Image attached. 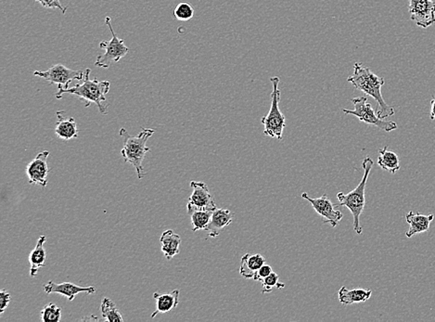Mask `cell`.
Returning <instances> with one entry per match:
<instances>
[{"label": "cell", "instance_id": "6da1fadb", "mask_svg": "<svg viewBox=\"0 0 435 322\" xmlns=\"http://www.w3.org/2000/svg\"><path fill=\"white\" fill-rule=\"evenodd\" d=\"M347 81L357 89L374 98L378 103L377 114L381 119L388 118L396 113L392 106L387 105L381 94V87L385 84V80L373 73L370 68L360 63H354V73Z\"/></svg>", "mask_w": 435, "mask_h": 322}, {"label": "cell", "instance_id": "7a4b0ae2", "mask_svg": "<svg viewBox=\"0 0 435 322\" xmlns=\"http://www.w3.org/2000/svg\"><path fill=\"white\" fill-rule=\"evenodd\" d=\"M92 73L90 69H85V77L82 84H77L71 89H64L58 86V92L56 98L58 100L63 98V94H72L76 96L82 102H85V107H89L92 103H95L98 106V111L101 114H108V106L104 105L106 100V95L110 92L111 84L108 81H98L97 78L90 79L89 74Z\"/></svg>", "mask_w": 435, "mask_h": 322}, {"label": "cell", "instance_id": "3957f363", "mask_svg": "<svg viewBox=\"0 0 435 322\" xmlns=\"http://www.w3.org/2000/svg\"><path fill=\"white\" fill-rule=\"evenodd\" d=\"M154 133L156 130L153 129L143 127L142 131L137 137H132L125 129L120 130L119 134L124 138V148L121 151L122 156L124 157L125 163L135 167L138 180L145 178L146 172L142 167L143 160L147 153L151 151V149L147 147L146 143Z\"/></svg>", "mask_w": 435, "mask_h": 322}, {"label": "cell", "instance_id": "277c9868", "mask_svg": "<svg viewBox=\"0 0 435 322\" xmlns=\"http://www.w3.org/2000/svg\"><path fill=\"white\" fill-rule=\"evenodd\" d=\"M373 166H374V162H373V160L370 158V157L365 158L362 163L363 169H364V175H363L362 180L360 181L359 184L357 185V187L348 194H344L343 193H339L337 194V199L339 203H340L339 206H346V208H348L349 211L351 212V214L353 215L354 230L356 231V233L359 234V235H361L363 231L362 227L360 226V215H361L363 211H364L365 206V186H367L368 175H370Z\"/></svg>", "mask_w": 435, "mask_h": 322}, {"label": "cell", "instance_id": "5b68a950", "mask_svg": "<svg viewBox=\"0 0 435 322\" xmlns=\"http://www.w3.org/2000/svg\"><path fill=\"white\" fill-rule=\"evenodd\" d=\"M279 77L273 76L270 78L273 90L271 92V107L268 114L261 118V124L264 126V134L272 138L282 140L284 138V131L286 127V119L284 114L279 110L280 95L279 89Z\"/></svg>", "mask_w": 435, "mask_h": 322}, {"label": "cell", "instance_id": "8992f818", "mask_svg": "<svg viewBox=\"0 0 435 322\" xmlns=\"http://www.w3.org/2000/svg\"><path fill=\"white\" fill-rule=\"evenodd\" d=\"M351 102L354 105V110L343 109L344 114L356 116L360 122L378 127L379 129L385 132L394 131L399 127L394 122L385 121V120L379 117L372 105L368 103L367 97L353 98H351Z\"/></svg>", "mask_w": 435, "mask_h": 322}, {"label": "cell", "instance_id": "52a82bcc", "mask_svg": "<svg viewBox=\"0 0 435 322\" xmlns=\"http://www.w3.org/2000/svg\"><path fill=\"white\" fill-rule=\"evenodd\" d=\"M105 23L110 28L113 37L109 41L100 42V47L101 50H105V53L98 56L95 66L108 69L112 63H119L122 58L125 57L129 52V49L125 46L124 39H119L114 33V29L112 28L110 17H106Z\"/></svg>", "mask_w": 435, "mask_h": 322}, {"label": "cell", "instance_id": "ba28073f", "mask_svg": "<svg viewBox=\"0 0 435 322\" xmlns=\"http://www.w3.org/2000/svg\"><path fill=\"white\" fill-rule=\"evenodd\" d=\"M34 76L46 80L50 86L58 85L64 89H68L69 85L74 80L81 81L84 79L85 73H83L81 70H72L63 65H56L47 69V71H36Z\"/></svg>", "mask_w": 435, "mask_h": 322}, {"label": "cell", "instance_id": "9c48e42d", "mask_svg": "<svg viewBox=\"0 0 435 322\" xmlns=\"http://www.w3.org/2000/svg\"><path fill=\"white\" fill-rule=\"evenodd\" d=\"M191 187L192 193L189 199V203L187 204V210L188 214L198 210H204V211H215L216 206L215 199L212 194L210 193L209 188L202 181H191Z\"/></svg>", "mask_w": 435, "mask_h": 322}, {"label": "cell", "instance_id": "30bf717a", "mask_svg": "<svg viewBox=\"0 0 435 322\" xmlns=\"http://www.w3.org/2000/svg\"><path fill=\"white\" fill-rule=\"evenodd\" d=\"M301 197L311 204L315 211L317 213L324 219L325 223H328L332 228H336L343 219V215L340 210L336 209L335 204L330 201L329 196L324 194L319 198H312L308 193H304Z\"/></svg>", "mask_w": 435, "mask_h": 322}, {"label": "cell", "instance_id": "8fae6325", "mask_svg": "<svg viewBox=\"0 0 435 322\" xmlns=\"http://www.w3.org/2000/svg\"><path fill=\"white\" fill-rule=\"evenodd\" d=\"M410 19L421 28H428L435 23V2L434 0H408Z\"/></svg>", "mask_w": 435, "mask_h": 322}, {"label": "cell", "instance_id": "7c38bea8", "mask_svg": "<svg viewBox=\"0 0 435 322\" xmlns=\"http://www.w3.org/2000/svg\"><path fill=\"white\" fill-rule=\"evenodd\" d=\"M49 156V151H43L37 154L36 158L26 167V175H28L30 184L39 185L42 188L47 187V175L50 172L49 166H47Z\"/></svg>", "mask_w": 435, "mask_h": 322}, {"label": "cell", "instance_id": "4fadbf2b", "mask_svg": "<svg viewBox=\"0 0 435 322\" xmlns=\"http://www.w3.org/2000/svg\"><path fill=\"white\" fill-rule=\"evenodd\" d=\"M44 291L47 294H60L67 297L69 301H73L74 297L81 292L87 294H95L96 288L93 286L80 287L72 283H55L54 281H49L45 284Z\"/></svg>", "mask_w": 435, "mask_h": 322}, {"label": "cell", "instance_id": "5bb4252c", "mask_svg": "<svg viewBox=\"0 0 435 322\" xmlns=\"http://www.w3.org/2000/svg\"><path fill=\"white\" fill-rule=\"evenodd\" d=\"M233 218L234 214L231 210L216 208L205 231L211 238H216L224 228L231 224Z\"/></svg>", "mask_w": 435, "mask_h": 322}, {"label": "cell", "instance_id": "9a60e30c", "mask_svg": "<svg viewBox=\"0 0 435 322\" xmlns=\"http://www.w3.org/2000/svg\"><path fill=\"white\" fill-rule=\"evenodd\" d=\"M434 215H425L418 212H408L405 215V220L410 224V230L405 233L407 238L417 235V234L424 233L429 230V224L434 220Z\"/></svg>", "mask_w": 435, "mask_h": 322}, {"label": "cell", "instance_id": "2e32d148", "mask_svg": "<svg viewBox=\"0 0 435 322\" xmlns=\"http://www.w3.org/2000/svg\"><path fill=\"white\" fill-rule=\"evenodd\" d=\"M64 111H57V123H56L55 133L63 140H70L72 138H78V129L76 122L73 117H66Z\"/></svg>", "mask_w": 435, "mask_h": 322}, {"label": "cell", "instance_id": "e0dca14e", "mask_svg": "<svg viewBox=\"0 0 435 322\" xmlns=\"http://www.w3.org/2000/svg\"><path fill=\"white\" fill-rule=\"evenodd\" d=\"M266 263V258L260 254H245L242 257L240 274L244 279H255L258 270Z\"/></svg>", "mask_w": 435, "mask_h": 322}, {"label": "cell", "instance_id": "ac0fdd59", "mask_svg": "<svg viewBox=\"0 0 435 322\" xmlns=\"http://www.w3.org/2000/svg\"><path fill=\"white\" fill-rule=\"evenodd\" d=\"M180 290H173V292L165 294H160L154 292L153 298L156 301V310L151 314V319L156 318L160 313H167L175 310L180 303Z\"/></svg>", "mask_w": 435, "mask_h": 322}, {"label": "cell", "instance_id": "d6986e66", "mask_svg": "<svg viewBox=\"0 0 435 322\" xmlns=\"http://www.w3.org/2000/svg\"><path fill=\"white\" fill-rule=\"evenodd\" d=\"M372 290L356 288L349 290L346 286L341 287L338 292L339 301L343 305H350L357 303H364L372 297Z\"/></svg>", "mask_w": 435, "mask_h": 322}, {"label": "cell", "instance_id": "ffe728a7", "mask_svg": "<svg viewBox=\"0 0 435 322\" xmlns=\"http://www.w3.org/2000/svg\"><path fill=\"white\" fill-rule=\"evenodd\" d=\"M47 242L45 236H40L37 239L36 247L29 255V263H30V275L32 278L36 277L40 268L46 266V250H45L44 244Z\"/></svg>", "mask_w": 435, "mask_h": 322}, {"label": "cell", "instance_id": "44dd1931", "mask_svg": "<svg viewBox=\"0 0 435 322\" xmlns=\"http://www.w3.org/2000/svg\"><path fill=\"white\" fill-rule=\"evenodd\" d=\"M160 243H161L162 254L165 255L167 259H173L176 255L180 254L181 238L172 230H168L162 234Z\"/></svg>", "mask_w": 435, "mask_h": 322}, {"label": "cell", "instance_id": "7402d4cb", "mask_svg": "<svg viewBox=\"0 0 435 322\" xmlns=\"http://www.w3.org/2000/svg\"><path fill=\"white\" fill-rule=\"evenodd\" d=\"M378 164L381 169L391 174H396L400 169L399 157L394 151L388 150V147L385 146L379 150Z\"/></svg>", "mask_w": 435, "mask_h": 322}, {"label": "cell", "instance_id": "603a6c76", "mask_svg": "<svg viewBox=\"0 0 435 322\" xmlns=\"http://www.w3.org/2000/svg\"><path fill=\"white\" fill-rule=\"evenodd\" d=\"M101 315L108 322H122L124 319L110 298H103L100 305Z\"/></svg>", "mask_w": 435, "mask_h": 322}, {"label": "cell", "instance_id": "cb8c5ba5", "mask_svg": "<svg viewBox=\"0 0 435 322\" xmlns=\"http://www.w3.org/2000/svg\"><path fill=\"white\" fill-rule=\"evenodd\" d=\"M213 212L198 210V211L189 213V215H191V218L192 231L196 233L198 230H205V228L209 225Z\"/></svg>", "mask_w": 435, "mask_h": 322}, {"label": "cell", "instance_id": "d4e9b609", "mask_svg": "<svg viewBox=\"0 0 435 322\" xmlns=\"http://www.w3.org/2000/svg\"><path fill=\"white\" fill-rule=\"evenodd\" d=\"M61 319V308L54 304L45 305L41 311L43 322H59Z\"/></svg>", "mask_w": 435, "mask_h": 322}, {"label": "cell", "instance_id": "484cf974", "mask_svg": "<svg viewBox=\"0 0 435 322\" xmlns=\"http://www.w3.org/2000/svg\"><path fill=\"white\" fill-rule=\"evenodd\" d=\"M173 16L181 22L191 20L194 16V9L188 2H181L173 10Z\"/></svg>", "mask_w": 435, "mask_h": 322}, {"label": "cell", "instance_id": "4316f807", "mask_svg": "<svg viewBox=\"0 0 435 322\" xmlns=\"http://www.w3.org/2000/svg\"><path fill=\"white\" fill-rule=\"evenodd\" d=\"M262 283L263 294H270L275 288L282 289L285 287V284L284 283H280L279 275H277L276 272H274V271L270 274V275L266 277Z\"/></svg>", "mask_w": 435, "mask_h": 322}, {"label": "cell", "instance_id": "83f0119b", "mask_svg": "<svg viewBox=\"0 0 435 322\" xmlns=\"http://www.w3.org/2000/svg\"><path fill=\"white\" fill-rule=\"evenodd\" d=\"M34 2H39L43 7L50 10H60L63 14H65L67 8L63 7L61 4V0H34Z\"/></svg>", "mask_w": 435, "mask_h": 322}, {"label": "cell", "instance_id": "f1b7e54d", "mask_svg": "<svg viewBox=\"0 0 435 322\" xmlns=\"http://www.w3.org/2000/svg\"><path fill=\"white\" fill-rule=\"evenodd\" d=\"M10 302V294L5 290L0 292V314H3L7 308L9 307Z\"/></svg>", "mask_w": 435, "mask_h": 322}, {"label": "cell", "instance_id": "f546056e", "mask_svg": "<svg viewBox=\"0 0 435 322\" xmlns=\"http://www.w3.org/2000/svg\"><path fill=\"white\" fill-rule=\"evenodd\" d=\"M273 272V270H272L271 266L269 265H264L261 267L260 270H258L257 275H256L255 281H262L264 279L266 278V277L270 275V274Z\"/></svg>", "mask_w": 435, "mask_h": 322}, {"label": "cell", "instance_id": "4dcf8cb0", "mask_svg": "<svg viewBox=\"0 0 435 322\" xmlns=\"http://www.w3.org/2000/svg\"><path fill=\"white\" fill-rule=\"evenodd\" d=\"M429 118L435 120V98L431 100V111H429Z\"/></svg>", "mask_w": 435, "mask_h": 322}]
</instances>
